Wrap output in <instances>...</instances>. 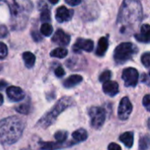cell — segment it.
I'll use <instances>...</instances> for the list:
<instances>
[{
	"instance_id": "cell-10",
	"label": "cell",
	"mask_w": 150,
	"mask_h": 150,
	"mask_svg": "<svg viewBox=\"0 0 150 150\" xmlns=\"http://www.w3.org/2000/svg\"><path fill=\"white\" fill-rule=\"evenodd\" d=\"M74 11L72 10H69L66 8L65 6H61L56 10L55 13V18L58 22L62 23L65 21H69L73 17Z\"/></svg>"
},
{
	"instance_id": "cell-5",
	"label": "cell",
	"mask_w": 150,
	"mask_h": 150,
	"mask_svg": "<svg viewBox=\"0 0 150 150\" xmlns=\"http://www.w3.org/2000/svg\"><path fill=\"white\" fill-rule=\"evenodd\" d=\"M91 127L95 129H99L105 120V111L101 107H91L89 110Z\"/></svg>"
},
{
	"instance_id": "cell-28",
	"label": "cell",
	"mask_w": 150,
	"mask_h": 150,
	"mask_svg": "<svg viewBox=\"0 0 150 150\" xmlns=\"http://www.w3.org/2000/svg\"><path fill=\"white\" fill-rule=\"evenodd\" d=\"M111 76H112L111 71H110V70H105V71H104V72L100 75V76H99V81L102 82V83H105V82L110 80Z\"/></svg>"
},
{
	"instance_id": "cell-23",
	"label": "cell",
	"mask_w": 150,
	"mask_h": 150,
	"mask_svg": "<svg viewBox=\"0 0 150 150\" xmlns=\"http://www.w3.org/2000/svg\"><path fill=\"white\" fill-rule=\"evenodd\" d=\"M30 110H31V107H30L29 102L21 104V105H19L18 106L16 107V111L18 113H21V114H28L30 112Z\"/></svg>"
},
{
	"instance_id": "cell-4",
	"label": "cell",
	"mask_w": 150,
	"mask_h": 150,
	"mask_svg": "<svg viewBox=\"0 0 150 150\" xmlns=\"http://www.w3.org/2000/svg\"><path fill=\"white\" fill-rule=\"evenodd\" d=\"M137 47L131 42L120 43L114 50L113 57L118 64H123L137 53Z\"/></svg>"
},
{
	"instance_id": "cell-18",
	"label": "cell",
	"mask_w": 150,
	"mask_h": 150,
	"mask_svg": "<svg viewBox=\"0 0 150 150\" xmlns=\"http://www.w3.org/2000/svg\"><path fill=\"white\" fill-rule=\"evenodd\" d=\"M72 137L75 140V142L76 143L82 142H84L85 140H87V138H88V133L83 128H80V129H77L76 131H75L72 134Z\"/></svg>"
},
{
	"instance_id": "cell-40",
	"label": "cell",
	"mask_w": 150,
	"mask_h": 150,
	"mask_svg": "<svg viewBox=\"0 0 150 150\" xmlns=\"http://www.w3.org/2000/svg\"><path fill=\"white\" fill-rule=\"evenodd\" d=\"M22 150H32V149H22Z\"/></svg>"
},
{
	"instance_id": "cell-22",
	"label": "cell",
	"mask_w": 150,
	"mask_h": 150,
	"mask_svg": "<svg viewBox=\"0 0 150 150\" xmlns=\"http://www.w3.org/2000/svg\"><path fill=\"white\" fill-rule=\"evenodd\" d=\"M149 146V137L148 134L142 136L139 142V150H147Z\"/></svg>"
},
{
	"instance_id": "cell-37",
	"label": "cell",
	"mask_w": 150,
	"mask_h": 150,
	"mask_svg": "<svg viewBox=\"0 0 150 150\" xmlns=\"http://www.w3.org/2000/svg\"><path fill=\"white\" fill-rule=\"evenodd\" d=\"M6 86H7V83L4 80H1L0 81V91L4 90Z\"/></svg>"
},
{
	"instance_id": "cell-34",
	"label": "cell",
	"mask_w": 150,
	"mask_h": 150,
	"mask_svg": "<svg viewBox=\"0 0 150 150\" xmlns=\"http://www.w3.org/2000/svg\"><path fill=\"white\" fill-rule=\"evenodd\" d=\"M108 150H121V148L119 144L112 142L108 146Z\"/></svg>"
},
{
	"instance_id": "cell-39",
	"label": "cell",
	"mask_w": 150,
	"mask_h": 150,
	"mask_svg": "<svg viewBox=\"0 0 150 150\" xmlns=\"http://www.w3.org/2000/svg\"><path fill=\"white\" fill-rule=\"evenodd\" d=\"M49 2L51 4H57L59 2V0H49Z\"/></svg>"
},
{
	"instance_id": "cell-20",
	"label": "cell",
	"mask_w": 150,
	"mask_h": 150,
	"mask_svg": "<svg viewBox=\"0 0 150 150\" xmlns=\"http://www.w3.org/2000/svg\"><path fill=\"white\" fill-rule=\"evenodd\" d=\"M23 60L25 62V64L26 66V68L31 69L32 67H33L34 63H35V56L33 53L31 52H25L23 54Z\"/></svg>"
},
{
	"instance_id": "cell-32",
	"label": "cell",
	"mask_w": 150,
	"mask_h": 150,
	"mask_svg": "<svg viewBox=\"0 0 150 150\" xmlns=\"http://www.w3.org/2000/svg\"><path fill=\"white\" fill-rule=\"evenodd\" d=\"M54 74H55V76H57V77H62V76H63L64 75H65V71H64V69L62 68V67H57L56 69H55V70H54Z\"/></svg>"
},
{
	"instance_id": "cell-7",
	"label": "cell",
	"mask_w": 150,
	"mask_h": 150,
	"mask_svg": "<svg viewBox=\"0 0 150 150\" xmlns=\"http://www.w3.org/2000/svg\"><path fill=\"white\" fill-rule=\"evenodd\" d=\"M133 111V105L127 97H125L121 99L119 109H118V115L119 118L122 120H126L129 118L131 112Z\"/></svg>"
},
{
	"instance_id": "cell-3",
	"label": "cell",
	"mask_w": 150,
	"mask_h": 150,
	"mask_svg": "<svg viewBox=\"0 0 150 150\" xmlns=\"http://www.w3.org/2000/svg\"><path fill=\"white\" fill-rule=\"evenodd\" d=\"M73 105H74V101L71 98L69 97L62 98L49 112H47L40 119V120L36 124V127H39L40 128H47L48 127H50L54 123L57 117L63 111H65L67 108L70 107Z\"/></svg>"
},
{
	"instance_id": "cell-14",
	"label": "cell",
	"mask_w": 150,
	"mask_h": 150,
	"mask_svg": "<svg viewBox=\"0 0 150 150\" xmlns=\"http://www.w3.org/2000/svg\"><path fill=\"white\" fill-rule=\"evenodd\" d=\"M83 81V77L79 75H72L69 77H68L63 82V86L65 88H72L74 86H76Z\"/></svg>"
},
{
	"instance_id": "cell-17",
	"label": "cell",
	"mask_w": 150,
	"mask_h": 150,
	"mask_svg": "<svg viewBox=\"0 0 150 150\" xmlns=\"http://www.w3.org/2000/svg\"><path fill=\"white\" fill-rule=\"evenodd\" d=\"M120 142H122L125 146L128 149L133 147L134 144V133L133 132H126L122 134L120 137Z\"/></svg>"
},
{
	"instance_id": "cell-9",
	"label": "cell",
	"mask_w": 150,
	"mask_h": 150,
	"mask_svg": "<svg viewBox=\"0 0 150 150\" xmlns=\"http://www.w3.org/2000/svg\"><path fill=\"white\" fill-rule=\"evenodd\" d=\"M7 96L10 100L13 102H18L24 99L25 98V92L22 91L21 88L17 86H10L7 88L6 91Z\"/></svg>"
},
{
	"instance_id": "cell-11",
	"label": "cell",
	"mask_w": 150,
	"mask_h": 150,
	"mask_svg": "<svg viewBox=\"0 0 150 150\" xmlns=\"http://www.w3.org/2000/svg\"><path fill=\"white\" fill-rule=\"evenodd\" d=\"M52 41L60 46H68L70 42V37L63 30L58 29L54 34Z\"/></svg>"
},
{
	"instance_id": "cell-27",
	"label": "cell",
	"mask_w": 150,
	"mask_h": 150,
	"mask_svg": "<svg viewBox=\"0 0 150 150\" xmlns=\"http://www.w3.org/2000/svg\"><path fill=\"white\" fill-rule=\"evenodd\" d=\"M142 62L143 63V65L147 68V69H149L150 66V54L149 52H147V53H145V54H142Z\"/></svg>"
},
{
	"instance_id": "cell-33",
	"label": "cell",
	"mask_w": 150,
	"mask_h": 150,
	"mask_svg": "<svg viewBox=\"0 0 150 150\" xmlns=\"http://www.w3.org/2000/svg\"><path fill=\"white\" fill-rule=\"evenodd\" d=\"M32 36H33V40H35V41H40V40H41V36L40 35V33H38V32H35V31H33L32 32Z\"/></svg>"
},
{
	"instance_id": "cell-1",
	"label": "cell",
	"mask_w": 150,
	"mask_h": 150,
	"mask_svg": "<svg viewBox=\"0 0 150 150\" xmlns=\"http://www.w3.org/2000/svg\"><path fill=\"white\" fill-rule=\"evenodd\" d=\"M142 16L140 0H124L119 11L117 24L121 33H130L139 25Z\"/></svg>"
},
{
	"instance_id": "cell-38",
	"label": "cell",
	"mask_w": 150,
	"mask_h": 150,
	"mask_svg": "<svg viewBox=\"0 0 150 150\" xmlns=\"http://www.w3.org/2000/svg\"><path fill=\"white\" fill-rule=\"evenodd\" d=\"M3 102H4V98H3V95L0 93V106L3 105Z\"/></svg>"
},
{
	"instance_id": "cell-26",
	"label": "cell",
	"mask_w": 150,
	"mask_h": 150,
	"mask_svg": "<svg viewBox=\"0 0 150 150\" xmlns=\"http://www.w3.org/2000/svg\"><path fill=\"white\" fill-rule=\"evenodd\" d=\"M40 19L41 21H43L44 23H48L51 19L50 17V11L48 9V7L41 10V14H40Z\"/></svg>"
},
{
	"instance_id": "cell-31",
	"label": "cell",
	"mask_w": 150,
	"mask_h": 150,
	"mask_svg": "<svg viewBox=\"0 0 150 150\" xmlns=\"http://www.w3.org/2000/svg\"><path fill=\"white\" fill-rule=\"evenodd\" d=\"M8 34V29L5 25H0V38H5Z\"/></svg>"
},
{
	"instance_id": "cell-29",
	"label": "cell",
	"mask_w": 150,
	"mask_h": 150,
	"mask_svg": "<svg viewBox=\"0 0 150 150\" xmlns=\"http://www.w3.org/2000/svg\"><path fill=\"white\" fill-rule=\"evenodd\" d=\"M7 54H8V49L6 45L4 44L3 42H0V60L5 58Z\"/></svg>"
},
{
	"instance_id": "cell-21",
	"label": "cell",
	"mask_w": 150,
	"mask_h": 150,
	"mask_svg": "<svg viewBox=\"0 0 150 150\" xmlns=\"http://www.w3.org/2000/svg\"><path fill=\"white\" fill-rule=\"evenodd\" d=\"M67 54H68V50L63 47H57L50 53V55L52 57H56V58H64Z\"/></svg>"
},
{
	"instance_id": "cell-6",
	"label": "cell",
	"mask_w": 150,
	"mask_h": 150,
	"mask_svg": "<svg viewBox=\"0 0 150 150\" xmlns=\"http://www.w3.org/2000/svg\"><path fill=\"white\" fill-rule=\"evenodd\" d=\"M139 74L134 68H127L123 70L122 79L127 87H134L138 83Z\"/></svg>"
},
{
	"instance_id": "cell-30",
	"label": "cell",
	"mask_w": 150,
	"mask_h": 150,
	"mask_svg": "<svg viewBox=\"0 0 150 150\" xmlns=\"http://www.w3.org/2000/svg\"><path fill=\"white\" fill-rule=\"evenodd\" d=\"M142 103H143V105L145 106V108L147 109V111H150V96L149 94H147L144 98H143V100H142Z\"/></svg>"
},
{
	"instance_id": "cell-8",
	"label": "cell",
	"mask_w": 150,
	"mask_h": 150,
	"mask_svg": "<svg viewBox=\"0 0 150 150\" xmlns=\"http://www.w3.org/2000/svg\"><path fill=\"white\" fill-rule=\"evenodd\" d=\"M94 48V43L91 40L86 39H78L75 45L73 46V51L76 53H79L81 51L91 52Z\"/></svg>"
},
{
	"instance_id": "cell-13",
	"label": "cell",
	"mask_w": 150,
	"mask_h": 150,
	"mask_svg": "<svg viewBox=\"0 0 150 150\" xmlns=\"http://www.w3.org/2000/svg\"><path fill=\"white\" fill-rule=\"evenodd\" d=\"M149 25L145 24L142 26L141 32L134 35L135 39L140 42L149 43Z\"/></svg>"
},
{
	"instance_id": "cell-35",
	"label": "cell",
	"mask_w": 150,
	"mask_h": 150,
	"mask_svg": "<svg viewBox=\"0 0 150 150\" xmlns=\"http://www.w3.org/2000/svg\"><path fill=\"white\" fill-rule=\"evenodd\" d=\"M68 4L71 5V6H76V5H78L80 4L81 3V0H64Z\"/></svg>"
},
{
	"instance_id": "cell-19",
	"label": "cell",
	"mask_w": 150,
	"mask_h": 150,
	"mask_svg": "<svg viewBox=\"0 0 150 150\" xmlns=\"http://www.w3.org/2000/svg\"><path fill=\"white\" fill-rule=\"evenodd\" d=\"M4 3L8 5L12 16H17L19 11V6L16 0H0V4Z\"/></svg>"
},
{
	"instance_id": "cell-36",
	"label": "cell",
	"mask_w": 150,
	"mask_h": 150,
	"mask_svg": "<svg viewBox=\"0 0 150 150\" xmlns=\"http://www.w3.org/2000/svg\"><path fill=\"white\" fill-rule=\"evenodd\" d=\"M149 75H147V74H142V83H146L147 84H149Z\"/></svg>"
},
{
	"instance_id": "cell-15",
	"label": "cell",
	"mask_w": 150,
	"mask_h": 150,
	"mask_svg": "<svg viewBox=\"0 0 150 150\" xmlns=\"http://www.w3.org/2000/svg\"><path fill=\"white\" fill-rule=\"evenodd\" d=\"M40 149L41 150H57L65 147H68L65 142H40Z\"/></svg>"
},
{
	"instance_id": "cell-16",
	"label": "cell",
	"mask_w": 150,
	"mask_h": 150,
	"mask_svg": "<svg viewBox=\"0 0 150 150\" xmlns=\"http://www.w3.org/2000/svg\"><path fill=\"white\" fill-rule=\"evenodd\" d=\"M108 48V40L106 37H102L98 44V47L96 50V54L98 56H103L106 53Z\"/></svg>"
},
{
	"instance_id": "cell-2",
	"label": "cell",
	"mask_w": 150,
	"mask_h": 150,
	"mask_svg": "<svg viewBox=\"0 0 150 150\" xmlns=\"http://www.w3.org/2000/svg\"><path fill=\"white\" fill-rule=\"evenodd\" d=\"M25 124L22 119L11 116L0 121V142L5 145H12L17 142L23 134Z\"/></svg>"
},
{
	"instance_id": "cell-12",
	"label": "cell",
	"mask_w": 150,
	"mask_h": 150,
	"mask_svg": "<svg viewBox=\"0 0 150 150\" xmlns=\"http://www.w3.org/2000/svg\"><path fill=\"white\" fill-rule=\"evenodd\" d=\"M103 91L104 92L111 97H113L119 93V84L114 81H106L103 84Z\"/></svg>"
},
{
	"instance_id": "cell-24",
	"label": "cell",
	"mask_w": 150,
	"mask_h": 150,
	"mask_svg": "<svg viewBox=\"0 0 150 150\" xmlns=\"http://www.w3.org/2000/svg\"><path fill=\"white\" fill-rule=\"evenodd\" d=\"M40 33L43 35L47 36V37L50 36L52 34V33H53V27H52V25L50 24H48V23L42 24V25L40 27Z\"/></svg>"
},
{
	"instance_id": "cell-25",
	"label": "cell",
	"mask_w": 150,
	"mask_h": 150,
	"mask_svg": "<svg viewBox=\"0 0 150 150\" xmlns=\"http://www.w3.org/2000/svg\"><path fill=\"white\" fill-rule=\"evenodd\" d=\"M67 137H68V133L65 131H58L54 134V138L56 142H61V143L65 142V141L67 140Z\"/></svg>"
}]
</instances>
